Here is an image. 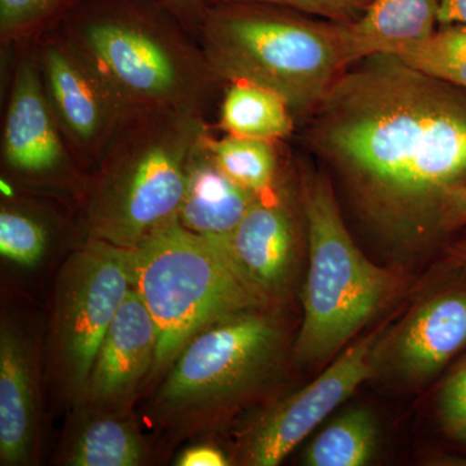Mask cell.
<instances>
[{"instance_id": "1", "label": "cell", "mask_w": 466, "mask_h": 466, "mask_svg": "<svg viewBox=\"0 0 466 466\" xmlns=\"http://www.w3.org/2000/svg\"><path fill=\"white\" fill-rule=\"evenodd\" d=\"M308 121L305 139L381 238L412 247L441 236L450 189L466 183V90L386 52L355 61Z\"/></svg>"}, {"instance_id": "2", "label": "cell", "mask_w": 466, "mask_h": 466, "mask_svg": "<svg viewBox=\"0 0 466 466\" xmlns=\"http://www.w3.org/2000/svg\"><path fill=\"white\" fill-rule=\"evenodd\" d=\"M55 26L133 110L207 118L225 88L196 36L157 0H82Z\"/></svg>"}, {"instance_id": "3", "label": "cell", "mask_w": 466, "mask_h": 466, "mask_svg": "<svg viewBox=\"0 0 466 466\" xmlns=\"http://www.w3.org/2000/svg\"><path fill=\"white\" fill-rule=\"evenodd\" d=\"M309 16L259 3L207 5L196 38L223 87L268 88L305 121L354 64L345 24Z\"/></svg>"}, {"instance_id": "4", "label": "cell", "mask_w": 466, "mask_h": 466, "mask_svg": "<svg viewBox=\"0 0 466 466\" xmlns=\"http://www.w3.org/2000/svg\"><path fill=\"white\" fill-rule=\"evenodd\" d=\"M208 119L165 109L137 110L121 126L81 196L88 238L137 247L177 219Z\"/></svg>"}, {"instance_id": "5", "label": "cell", "mask_w": 466, "mask_h": 466, "mask_svg": "<svg viewBox=\"0 0 466 466\" xmlns=\"http://www.w3.org/2000/svg\"><path fill=\"white\" fill-rule=\"evenodd\" d=\"M300 202L308 231L309 268L296 358L324 363L339 351L400 289V278L370 262L352 240L332 180L300 170Z\"/></svg>"}, {"instance_id": "6", "label": "cell", "mask_w": 466, "mask_h": 466, "mask_svg": "<svg viewBox=\"0 0 466 466\" xmlns=\"http://www.w3.org/2000/svg\"><path fill=\"white\" fill-rule=\"evenodd\" d=\"M131 257L134 289L157 324L156 368L175 360L210 325L266 306L225 244L189 231L177 218L131 248Z\"/></svg>"}, {"instance_id": "7", "label": "cell", "mask_w": 466, "mask_h": 466, "mask_svg": "<svg viewBox=\"0 0 466 466\" xmlns=\"http://www.w3.org/2000/svg\"><path fill=\"white\" fill-rule=\"evenodd\" d=\"M281 339L280 327L258 309L210 325L175 359L159 392L161 407L191 410L244 394L275 366Z\"/></svg>"}, {"instance_id": "8", "label": "cell", "mask_w": 466, "mask_h": 466, "mask_svg": "<svg viewBox=\"0 0 466 466\" xmlns=\"http://www.w3.org/2000/svg\"><path fill=\"white\" fill-rule=\"evenodd\" d=\"M134 288L131 249L88 238L58 280L56 334L67 377L86 391L104 334Z\"/></svg>"}, {"instance_id": "9", "label": "cell", "mask_w": 466, "mask_h": 466, "mask_svg": "<svg viewBox=\"0 0 466 466\" xmlns=\"http://www.w3.org/2000/svg\"><path fill=\"white\" fill-rule=\"evenodd\" d=\"M43 90L79 167L91 173L133 110L57 26L35 39Z\"/></svg>"}, {"instance_id": "10", "label": "cell", "mask_w": 466, "mask_h": 466, "mask_svg": "<svg viewBox=\"0 0 466 466\" xmlns=\"http://www.w3.org/2000/svg\"><path fill=\"white\" fill-rule=\"evenodd\" d=\"M9 51L14 57L3 113V171L14 182L66 187L81 198L87 174L76 162L48 106L35 41Z\"/></svg>"}, {"instance_id": "11", "label": "cell", "mask_w": 466, "mask_h": 466, "mask_svg": "<svg viewBox=\"0 0 466 466\" xmlns=\"http://www.w3.org/2000/svg\"><path fill=\"white\" fill-rule=\"evenodd\" d=\"M375 339L346 350L315 381L272 407L257 424L245 451L254 466H276L375 372Z\"/></svg>"}, {"instance_id": "12", "label": "cell", "mask_w": 466, "mask_h": 466, "mask_svg": "<svg viewBox=\"0 0 466 466\" xmlns=\"http://www.w3.org/2000/svg\"><path fill=\"white\" fill-rule=\"evenodd\" d=\"M288 174L276 188L258 196L225 242L238 274L268 302L289 285L299 245V218Z\"/></svg>"}, {"instance_id": "13", "label": "cell", "mask_w": 466, "mask_h": 466, "mask_svg": "<svg viewBox=\"0 0 466 466\" xmlns=\"http://www.w3.org/2000/svg\"><path fill=\"white\" fill-rule=\"evenodd\" d=\"M391 366L413 381L431 379L466 349V287H452L417 306L389 339Z\"/></svg>"}, {"instance_id": "14", "label": "cell", "mask_w": 466, "mask_h": 466, "mask_svg": "<svg viewBox=\"0 0 466 466\" xmlns=\"http://www.w3.org/2000/svg\"><path fill=\"white\" fill-rule=\"evenodd\" d=\"M157 349V324L133 288L101 339L86 388L91 400H115L133 390L156 366Z\"/></svg>"}, {"instance_id": "15", "label": "cell", "mask_w": 466, "mask_h": 466, "mask_svg": "<svg viewBox=\"0 0 466 466\" xmlns=\"http://www.w3.org/2000/svg\"><path fill=\"white\" fill-rule=\"evenodd\" d=\"M204 140L189 164L177 220L189 231L225 244L258 196L241 188L218 167Z\"/></svg>"}, {"instance_id": "16", "label": "cell", "mask_w": 466, "mask_h": 466, "mask_svg": "<svg viewBox=\"0 0 466 466\" xmlns=\"http://www.w3.org/2000/svg\"><path fill=\"white\" fill-rule=\"evenodd\" d=\"M35 431L32 366L23 341L7 327L0 334V460L26 464Z\"/></svg>"}, {"instance_id": "17", "label": "cell", "mask_w": 466, "mask_h": 466, "mask_svg": "<svg viewBox=\"0 0 466 466\" xmlns=\"http://www.w3.org/2000/svg\"><path fill=\"white\" fill-rule=\"evenodd\" d=\"M438 16L440 0H372L363 16L345 24L352 60L426 38L440 24Z\"/></svg>"}, {"instance_id": "18", "label": "cell", "mask_w": 466, "mask_h": 466, "mask_svg": "<svg viewBox=\"0 0 466 466\" xmlns=\"http://www.w3.org/2000/svg\"><path fill=\"white\" fill-rule=\"evenodd\" d=\"M218 127L232 137L283 142L293 134L296 116L276 92L236 82L225 87Z\"/></svg>"}, {"instance_id": "19", "label": "cell", "mask_w": 466, "mask_h": 466, "mask_svg": "<svg viewBox=\"0 0 466 466\" xmlns=\"http://www.w3.org/2000/svg\"><path fill=\"white\" fill-rule=\"evenodd\" d=\"M205 147L211 158L241 188L256 196L266 195L279 186L287 174L281 142L250 139V137H205Z\"/></svg>"}, {"instance_id": "20", "label": "cell", "mask_w": 466, "mask_h": 466, "mask_svg": "<svg viewBox=\"0 0 466 466\" xmlns=\"http://www.w3.org/2000/svg\"><path fill=\"white\" fill-rule=\"evenodd\" d=\"M377 428L372 413L354 408L325 428L309 444L303 462L309 466H363L372 460Z\"/></svg>"}, {"instance_id": "21", "label": "cell", "mask_w": 466, "mask_h": 466, "mask_svg": "<svg viewBox=\"0 0 466 466\" xmlns=\"http://www.w3.org/2000/svg\"><path fill=\"white\" fill-rule=\"evenodd\" d=\"M385 52L417 72L466 90V24L441 25L426 38L400 43Z\"/></svg>"}, {"instance_id": "22", "label": "cell", "mask_w": 466, "mask_h": 466, "mask_svg": "<svg viewBox=\"0 0 466 466\" xmlns=\"http://www.w3.org/2000/svg\"><path fill=\"white\" fill-rule=\"evenodd\" d=\"M144 458L143 441L127 422L101 419L78 435L67 464L73 466H137Z\"/></svg>"}, {"instance_id": "23", "label": "cell", "mask_w": 466, "mask_h": 466, "mask_svg": "<svg viewBox=\"0 0 466 466\" xmlns=\"http://www.w3.org/2000/svg\"><path fill=\"white\" fill-rule=\"evenodd\" d=\"M82 0H0V45L14 50L57 25Z\"/></svg>"}, {"instance_id": "24", "label": "cell", "mask_w": 466, "mask_h": 466, "mask_svg": "<svg viewBox=\"0 0 466 466\" xmlns=\"http://www.w3.org/2000/svg\"><path fill=\"white\" fill-rule=\"evenodd\" d=\"M48 231L45 222L26 208L3 205L0 210V254L23 266H34L45 256Z\"/></svg>"}, {"instance_id": "25", "label": "cell", "mask_w": 466, "mask_h": 466, "mask_svg": "<svg viewBox=\"0 0 466 466\" xmlns=\"http://www.w3.org/2000/svg\"><path fill=\"white\" fill-rule=\"evenodd\" d=\"M437 415L444 434L466 446V359L455 367L441 385Z\"/></svg>"}, {"instance_id": "26", "label": "cell", "mask_w": 466, "mask_h": 466, "mask_svg": "<svg viewBox=\"0 0 466 466\" xmlns=\"http://www.w3.org/2000/svg\"><path fill=\"white\" fill-rule=\"evenodd\" d=\"M372 0H205L207 5L225 3H259L294 9L309 16H319L334 23H355L370 7Z\"/></svg>"}, {"instance_id": "27", "label": "cell", "mask_w": 466, "mask_h": 466, "mask_svg": "<svg viewBox=\"0 0 466 466\" xmlns=\"http://www.w3.org/2000/svg\"><path fill=\"white\" fill-rule=\"evenodd\" d=\"M438 227L441 235H450L466 227V183L450 189L444 195Z\"/></svg>"}, {"instance_id": "28", "label": "cell", "mask_w": 466, "mask_h": 466, "mask_svg": "<svg viewBox=\"0 0 466 466\" xmlns=\"http://www.w3.org/2000/svg\"><path fill=\"white\" fill-rule=\"evenodd\" d=\"M157 2L179 18L180 23L196 36L207 8L205 0H157Z\"/></svg>"}, {"instance_id": "29", "label": "cell", "mask_w": 466, "mask_h": 466, "mask_svg": "<svg viewBox=\"0 0 466 466\" xmlns=\"http://www.w3.org/2000/svg\"><path fill=\"white\" fill-rule=\"evenodd\" d=\"M180 466H226L225 453L210 446L192 447L180 456L177 462Z\"/></svg>"}, {"instance_id": "30", "label": "cell", "mask_w": 466, "mask_h": 466, "mask_svg": "<svg viewBox=\"0 0 466 466\" xmlns=\"http://www.w3.org/2000/svg\"><path fill=\"white\" fill-rule=\"evenodd\" d=\"M440 25L466 24V0H440Z\"/></svg>"}, {"instance_id": "31", "label": "cell", "mask_w": 466, "mask_h": 466, "mask_svg": "<svg viewBox=\"0 0 466 466\" xmlns=\"http://www.w3.org/2000/svg\"><path fill=\"white\" fill-rule=\"evenodd\" d=\"M449 254L452 262L466 271V233L450 245Z\"/></svg>"}]
</instances>
